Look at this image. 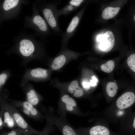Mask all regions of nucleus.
I'll use <instances>...</instances> for the list:
<instances>
[{"mask_svg": "<svg viewBox=\"0 0 135 135\" xmlns=\"http://www.w3.org/2000/svg\"><path fill=\"white\" fill-rule=\"evenodd\" d=\"M60 2V0H53L44 5L41 9L44 16L54 33L57 35L62 33L58 21L57 6Z\"/></svg>", "mask_w": 135, "mask_h": 135, "instance_id": "1", "label": "nucleus"}, {"mask_svg": "<svg viewBox=\"0 0 135 135\" xmlns=\"http://www.w3.org/2000/svg\"><path fill=\"white\" fill-rule=\"evenodd\" d=\"M46 119L50 120L59 130L63 135H78L76 130L68 122L66 117L58 116L53 114V108L44 109Z\"/></svg>", "mask_w": 135, "mask_h": 135, "instance_id": "2", "label": "nucleus"}, {"mask_svg": "<svg viewBox=\"0 0 135 135\" xmlns=\"http://www.w3.org/2000/svg\"><path fill=\"white\" fill-rule=\"evenodd\" d=\"M18 52L23 58V63L26 64L35 58L41 52L39 45L27 39L21 40L18 48Z\"/></svg>", "mask_w": 135, "mask_h": 135, "instance_id": "3", "label": "nucleus"}, {"mask_svg": "<svg viewBox=\"0 0 135 135\" xmlns=\"http://www.w3.org/2000/svg\"><path fill=\"white\" fill-rule=\"evenodd\" d=\"M12 104L28 117L36 121H42L46 119L45 114H42L37 108L28 101L10 100Z\"/></svg>", "mask_w": 135, "mask_h": 135, "instance_id": "4", "label": "nucleus"}, {"mask_svg": "<svg viewBox=\"0 0 135 135\" xmlns=\"http://www.w3.org/2000/svg\"><path fill=\"white\" fill-rule=\"evenodd\" d=\"M58 112L59 116L66 117V113L78 114L77 104L74 99L67 94L61 96L58 102Z\"/></svg>", "mask_w": 135, "mask_h": 135, "instance_id": "5", "label": "nucleus"}, {"mask_svg": "<svg viewBox=\"0 0 135 135\" xmlns=\"http://www.w3.org/2000/svg\"><path fill=\"white\" fill-rule=\"evenodd\" d=\"M48 70L41 68L27 70L23 76L20 84L21 87L25 85L29 81H38L44 80L48 76Z\"/></svg>", "mask_w": 135, "mask_h": 135, "instance_id": "6", "label": "nucleus"}, {"mask_svg": "<svg viewBox=\"0 0 135 135\" xmlns=\"http://www.w3.org/2000/svg\"><path fill=\"white\" fill-rule=\"evenodd\" d=\"M80 12L75 15L71 20L65 31L61 34L63 47L68 44L70 39L74 35L80 22Z\"/></svg>", "mask_w": 135, "mask_h": 135, "instance_id": "7", "label": "nucleus"}, {"mask_svg": "<svg viewBox=\"0 0 135 135\" xmlns=\"http://www.w3.org/2000/svg\"><path fill=\"white\" fill-rule=\"evenodd\" d=\"M8 106L18 127L38 135L40 131L34 129L30 126L25 121L15 106L12 104L10 105L8 104Z\"/></svg>", "mask_w": 135, "mask_h": 135, "instance_id": "8", "label": "nucleus"}, {"mask_svg": "<svg viewBox=\"0 0 135 135\" xmlns=\"http://www.w3.org/2000/svg\"><path fill=\"white\" fill-rule=\"evenodd\" d=\"M97 40L100 42L99 48L105 52L110 51L114 44V35L110 31H107L104 34L98 35L97 38Z\"/></svg>", "mask_w": 135, "mask_h": 135, "instance_id": "9", "label": "nucleus"}, {"mask_svg": "<svg viewBox=\"0 0 135 135\" xmlns=\"http://www.w3.org/2000/svg\"><path fill=\"white\" fill-rule=\"evenodd\" d=\"M22 88L26 96L25 100L36 107L38 106L43 98L35 90L32 84L27 83Z\"/></svg>", "mask_w": 135, "mask_h": 135, "instance_id": "10", "label": "nucleus"}, {"mask_svg": "<svg viewBox=\"0 0 135 135\" xmlns=\"http://www.w3.org/2000/svg\"><path fill=\"white\" fill-rule=\"evenodd\" d=\"M135 101L134 93L132 92H127L124 93L118 98L116 104L119 108L124 109L130 106Z\"/></svg>", "mask_w": 135, "mask_h": 135, "instance_id": "11", "label": "nucleus"}, {"mask_svg": "<svg viewBox=\"0 0 135 135\" xmlns=\"http://www.w3.org/2000/svg\"><path fill=\"white\" fill-rule=\"evenodd\" d=\"M33 23L36 30L43 36L50 34V32L48 25L45 20L39 14L36 13L32 20Z\"/></svg>", "mask_w": 135, "mask_h": 135, "instance_id": "12", "label": "nucleus"}, {"mask_svg": "<svg viewBox=\"0 0 135 135\" xmlns=\"http://www.w3.org/2000/svg\"><path fill=\"white\" fill-rule=\"evenodd\" d=\"M74 53L68 50L63 51L54 59L52 62L51 68L54 70H58L65 64L67 57Z\"/></svg>", "mask_w": 135, "mask_h": 135, "instance_id": "13", "label": "nucleus"}, {"mask_svg": "<svg viewBox=\"0 0 135 135\" xmlns=\"http://www.w3.org/2000/svg\"><path fill=\"white\" fill-rule=\"evenodd\" d=\"M6 106V108L2 114L4 125L11 129L17 128V126L8 107L7 103Z\"/></svg>", "mask_w": 135, "mask_h": 135, "instance_id": "14", "label": "nucleus"}, {"mask_svg": "<svg viewBox=\"0 0 135 135\" xmlns=\"http://www.w3.org/2000/svg\"><path fill=\"white\" fill-rule=\"evenodd\" d=\"M67 90L68 92L77 98L82 96L84 93L83 89L79 86L78 82L76 80L73 81L69 85Z\"/></svg>", "mask_w": 135, "mask_h": 135, "instance_id": "15", "label": "nucleus"}, {"mask_svg": "<svg viewBox=\"0 0 135 135\" xmlns=\"http://www.w3.org/2000/svg\"><path fill=\"white\" fill-rule=\"evenodd\" d=\"M90 135H109V130L104 126L98 125L92 128L90 130Z\"/></svg>", "mask_w": 135, "mask_h": 135, "instance_id": "16", "label": "nucleus"}, {"mask_svg": "<svg viewBox=\"0 0 135 135\" xmlns=\"http://www.w3.org/2000/svg\"><path fill=\"white\" fill-rule=\"evenodd\" d=\"M120 9V8L118 7H107L104 10L102 13V17L105 20L111 18L116 16Z\"/></svg>", "mask_w": 135, "mask_h": 135, "instance_id": "17", "label": "nucleus"}, {"mask_svg": "<svg viewBox=\"0 0 135 135\" xmlns=\"http://www.w3.org/2000/svg\"><path fill=\"white\" fill-rule=\"evenodd\" d=\"M118 90L116 84L113 82L108 83L106 86V90L108 95L110 97H114L116 94Z\"/></svg>", "mask_w": 135, "mask_h": 135, "instance_id": "18", "label": "nucleus"}, {"mask_svg": "<svg viewBox=\"0 0 135 135\" xmlns=\"http://www.w3.org/2000/svg\"><path fill=\"white\" fill-rule=\"evenodd\" d=\"M76 8L71 5L67 4L58 10L57 15L59 17L62 15H66L74 11Z\"/></svg>", "mask_w": 135, "mask_h": 135, "instance_id": "19", "label": "nucleus"}, {"mask_svg": "<svg viewBox=\"0 0 135 135\" xmlns=\"http://www.w3.org/2000/svg\"><path fill=\"white\" fill-rule=\"evenodd\" d=\"M46 124L44 128L40 131L38 135H50L54 131V126L48 120L46 119Z\"/></svg>", "mask_w": 135, "mask_h": 135, "instance_id": "20", "label": "nucleus"}, {"mask_svg": "<svg viewBox=\"0 0 135 135\" xmlns=\"http://www.w3.org/2000/svg\"><path fill=\"white\" fill-rule=\"evenodd\" d=\"M18 0H5L2 4V8L5 11H8L15 7L18 4Z\"/></svg>", "mask_w": 135, "mask_h": 135, "instance_id": "21", "label": "nucleus"}, {"mask_svg": "<svg viewBox=\"0 0 135 135\" xmlns=\"http://www.w3.org/2000/svg\"><path fill=\"white\" fill-rule=\"evenodd\" d=\"M8 135H36L28 130L20 128L12 129L10 132L8 133Z\"/></svg>", "mask_w": 135, "mask_h": 135, "instance_id": "22", "label": "nucleus"}, {"mask_svg": "<svg viewBox=\"0 0 135 135\" xmlns=\"http://www.w3.org/2000/svg\"><path fill=\"white\" fill-rule=\"evenodd\" d=\"M114 62L112 60L108 61L105 63L102 64L100 67L102 70L107 73L112 72L114 70Z\"/></svg>", "mask_w": 135, "mask_h": 135, "instance_id": "23", "label": "nucleus"}, {"mask_svg": "<svg viewBox=\"0 0 135 135\" xmlns=\"http://www.w3.org/2000/svg\"><path fill=\"white\" fill-rule=\"evenodd\" d=\"M12 76L9 72L0 74V88L5 84L8 78Z\"/></svg>", "mask_w": 135, "mask_h": 135, "instance_id": "24", "label": "nucleus"}, {"mask_svg": "<svg viewBox=\"0 0 135 135\" xmlns=\"http://www.w3.org/2000/svg\"><path fill=\"white\" fill-rule=\"evenodd\" d=\"M127 63L129 67L133 71L135 72V54H133L128 58Z\"/></svg>", "mask_w": 135, "mask_h": 135, "instance_id": "25", "label": "nucleus"}, {"mask_svg": "<svg viewBox=\"0 0 135 135\" xmlns=\"http://www.w3.org/2000/svg\"><path fill=\"white\" fill-rule=\"evenodd\" d=\"M84 1L83 0H69L67 3L76 8L80 6Z\"/></svg>", "mask_w": 135, "mask_h": 135, "instance_id": "26", "label": "nucleus"}, {"mask_svg": "<svg viewBox=\"0 0 135 135\" xmlns=\"http://www.w3.org/2000/svg\"><path fill=\"white\" fill-rule=\"evenodd\" d=\"M92 79L90 80V85L93 86H96L98 82V80L95 76H93L92 77Z\"/></svg>", "mask_w": 135, "mask_h": 135, "instance_id": "27", "label": "nucleus"}, {"mask_svg": "<svg viewBox=\"0 0 135 135\" xmlns=\"http://www.w3.org/2000/svg\"><path fill=\"white\" fill-rule=\"evenodd\" d=\"M4 125L2 117L0 116V128Z\"/></svg>", "mask_w": 135, "mask_h": 135, "instance_id": "28", "label": "nucleus"}, {"mask_svg": "<svg viewBox=\"0 0 135 135\" xmlns=\"http://www.w3.org/2000/svg\"><path fill=\"white\" fill-rule=\"evenodd\" d=\"M135 118H134V122H133V126L134 128H135Z\"/></svg>", "mask_w": 135, "mask_h": 135, "instance_id": "29", "label": "nucleus"}, {"mask_svg": "<svg viewBox=\"0 0 135 135\" xmlns=\"http://www.w3.org/2000/svg\"><path fill=\"white\" fill-rule=\"evenodd\" d=\"M8 133H6L4 134H3L2 135H8Z\"/></svg>", "mask_w": 135, "mask_h": 135, "instance_id": "30", "label": "nucleus"}, {"mask_svg": "<svg viewBox=\"0 0 135 135\" xmlns=\"http://www.w3.org/2000/svg\"><path fill=\"white\" fill-rule=\"evenodd\" d=\"M134 20H135V15L134 16Z\"/></svg>", "mask_w": 135, "mask_h": 135, "instance_id": "31", "label": "nucleus"}, {"mask_svg": "<svg viewBox=\"0 0 135 135\" xmlns=\"http://www.w3.org/2000/svg\"><path fill=\"white\" fill-rule=\"evenodd\" d=\"M116 80H114V82H115V83H116Z\"/></svg>", "mask_w": 135, "mask_h": 135, "instance_id": "32", "label": "nucleus"}]
</instances>
